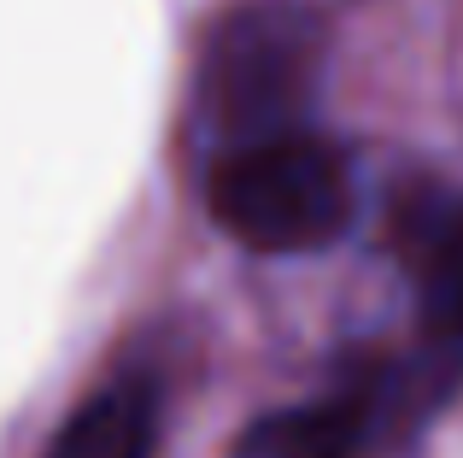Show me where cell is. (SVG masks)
<instances>
[{"label":"cell","mask_w":463,"mask_h":458,"mask_svg":"<svg viewBox=\"0 0 463 458\" xmlns=\"http://www.w3.org/2000/svg\"><path fill=\"white\" fill-rule=\"evenodd\" d=\"M352 206V159L317 129L235 148L205 177L212 224L247 253H317L346 235Z\"/></svg>","instance_id":"6da1fadb"},{"label":"cell","mask_w":463,"mask_h":458,"mask_svg":"<svg viewBox=\"0 0 463 458\" xmlns=\"http://www.w3.org/2000/svg\"><path fill=\"white\" fill-rule=\"evenodd\" d=\"M323 65V24L311 6L294 0H259L223 18L200 59L194 82V118L217 136H229L223 153L252 148L270 136L306 129V100Z\"/></svg>","instance_id":"7a4b0ae2"},{"label":"cell","mask_w":463,"mask_h":458,"mask_svg":"<svg viewBox=\"0 0 463 458\" xmlns=\"http://www.w3.org/2000/svg\"><path fill=\"white\" fill-rule=\"evenodd\" d=\"M458 370L463 347L452 341H429V353L417 358H382L317 400L264 412L259 424L241 429L229 458H364L387 435L429 417L452 394Z\"/></svg>","instance_id":"3957f363"},{"label":"cell","mask_w":463,"mask_h":458,"mask_svg":"<svg viewBox=\"0 0 463 458\" xmlns=\"http://www.w3.org/2000/svg\"><path fill=\"white\" fill-rule=\"evenodd\" d=\"M165 435V388L147 370H124L59 424L47 458H153Z\"/></svg>","instance_id":"277c9868"},{"label":"cell","mask_w":463,"mask_h":458,"mask_svg":"<svg viewBox=\"0 0 463 458\" xmlns=\"http://www.w3.org/2000/svg\"><path fill=\"white\" fill-rule=\"evenodd\" d=\"M411 276H417V311L429 341L463 347V200H440L417 218Z\"/></svg>","instance_id":"5b68a950"}]
</instances>
